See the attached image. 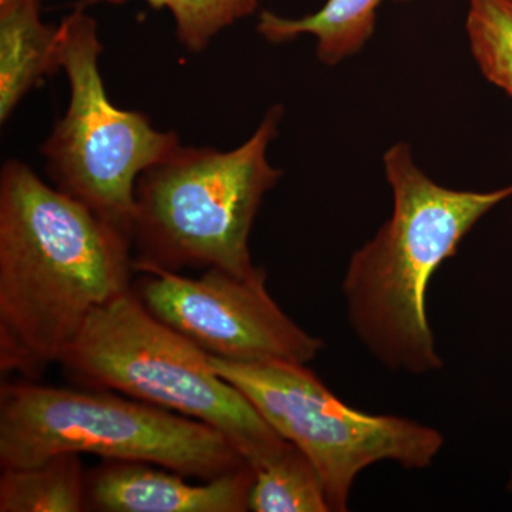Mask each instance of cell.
Instances as JSON below:
<instances>
[{
	"label": "cell",
	"instance_id": "obj_1",
	"mask_svg": "<svg viewBox=\"0 0 512 512\" xmlns=\"http://www.w3.org/2000/svg\"><path fill=\"white\" fill-rule=\"evenodd\" d=\"M131 238L29 164L0 171V369L37 380L133 286Z\"/></svg>",
	"mask_w": 512,
	"mask_h": 512
},
{
	"label": "cell",
	"instance_id": "obj_2",
	"mask_svg": "<svg viewBox=\"0 0 512 512\" xmlns=\"http://www.w3.org/2000/svg\"><path fill=\"white\" fill-rule=\"evenodd\" d=\"M393 211L375 238L350 258L342 291L350 328L367 352L392 372L427 375L443 359L427 313V293L444 261L488 211L512 195L451 190L414 164L409 144L383 157Z\"/></svg>",
	"mask_w": 512,
	"mask_h": 512
},
{
	"label": "cell",
	"instance_id": "obj_3",
	"mask_svg": "<svg viewBox=\"0 0 512 512\" xmlns=\"http://www.w3.org/2000/svg\"><path fill=\"white\" fill-rule=\"evenodd\" d=\"M281 119L282 106L271 107L241 146L222 151L181 144L140 175L131 228L134 269L254 271L249 235L266 192L282 177L268 160Z\"/></svg>",
	"mask_w": 512,
	"mask_h": 512
},
{
	"label": "cell",
	"instance_id": "obj_4",
	"mask_svg": "<svg viewBox=\"0 0 512 512\" xmlns=\"http://www.w3.org/2000/svg\"><path fill=\"white\" fill-rule=\"evenodd\" d=\"M59 365L84 389L107 390L221 431L252 467L286 441L210 356L157 319L133 289L93 311Z\"/></svg>",
	"mask_w": 512,
	"mask_h": 512
},
{
	"label": "cell",
	"instance_id": "obj_5",
	"mask_svg": "<svg viewBox=\"0 0 512 512\" xmlns=\"http://www.w3.org/2000/svg\"><path fill=\"white\" fill-rule=\"evenodd\" d=\"M64 453L154 464L202 481L248 464L221 431L170 410L107 390L3 383L0 466H35Z\"/></svg>",
	"mask_w": 512,
	"mask_h": 512
},
{
	"label": "cell",
	"instance_id": "obj_6",
	"mask_svg": "<svg viewBox=\"0 0 512 512\" xmlns=\"http://www.w3.org/2000/svg\"><path fill=\"white\" fill-rule=\"evenodd\" d=\"M103 49L96 20L74 6L59 25L69 104L40 154L57 190L131 238L138 178L183 143L174 131L154 127L146 114L120 109L110 100L100 70Z\"/></svg>",
	"mask_w": 512,
	"mask_h": 512
},
{
	"label": "cell",
	"instance_id": "obj_7",
	"mask_svg": "<svg viewBox=\"0 0 512 512\" xmlns=\"http://www.w3.org/2000/svg\"><path fill=\"white\" fill-rule=\"evenodd\" d=\"M210 362L282 439L309 458L322 480L330 511L349 510L353 484L367 467L392 461L407 470H423L444 446L443 434L434 427L353 409L306 365L238 363L214 356Z\"/></svg>",
	"mask_w": 512,
	"mask_h": 512
},
{
	"label": "cell",
	"instance_id": "obj_8",
	"mask_svg": "<svg viewBox=\"0 0 512 512\" xmlns=\"http://www.w3.org/2000/svg\"><path fill=\"white\" fill-rule=\"evenodd\" d=\"M131 289L141 303L207 355L238 363L291 362L308 365L323 342L309 335L275 302L266 271L235 275L205 269L200 278L141 266Z\"/></svg>",
	"mask_w": 512,
	"mask_h": 512
},
{
	"label": "cell",
	"instance_id": "obj_9",
	"mask_svg": "<svg viewBox=\"0 0 512 512\" xmlns=\"http://www.w3.org/2000/svg\"><path fill=\"white\" fill-rule=\"evenodd\" d=\"M168 468L138 461L104 460L86 476V511L245 512L255 480L247 466L191 484Z\"/></svg>",
	"mask_w": 512,
	"mask_h": 512
},
{
	"label": "cell",
	"instance_id": "obj_10",
	"mask_svg": "<svg viewBox=\"0 0 512 512\" xmlns=\"http://www.w3.org/2000/svg\"><path fill=\"white\" fill-rule=\"evenodd\" d=\"M40 0H0V123L60 70L59 26L43 22Z\"/></svg>",
	"mask_w": 512,
	"mask_h": 512
},
{
	"label": "cell",
	"instance_id": "obj_11",
	"mask_svg": "<svg viewBox=\"0 0 512 512\" xmlns=\"http://www.w3.org/2000/svg\"><path fill=\"white\" fill-rule=\"evenodd\" d=\"M384 0H326L318 12L291 19L272 12L259 15V35L272 43H285L309 35L316 39V56L335 66L356 55L375 33L377 9ZM409 2V0H397Z\"/></svg>",
	"mask_w": 512,
	"mask_h": 512
},
{
	"label": "cell",
	"instance_id": "obj_12",
	"mask_svg": "<svg viewBox=\"0 0 512 512\" xmlns=\"http://www.w3.org/2000/svg\"><path fill=\"white\" fill-rule=\"evenodd\" d=\"M80 454H57L29 467L2 468L0 512L86 511Z\"/></svg>",
	"mask_w": 512,
	"mask_h": 512
},
{
	"label": "cell",
	"instance_id": "obj_13",
	"mask_svg": "<svg viewBox=\"0 0 512 512\" xmlns=\"http://www.w3.org/2000/svg\"><path fill=\"white\" fill-rule=\"evenodd\" d=\"M254 470L249 511H330L318 471L295 444L286 441L281 450Z\"/></svg>",
	"mask_w": 512,
	"mask_h": 512
},
{
	"label": "cell",
	"instance_id": "obj_14",
	"mask_svg": "<svg viewBox=\"0 0 512 512\" xmlns=\"http://www.w3.org/2000/svg\"><path fill=\"white\" fill-rule=\"evenodd\" d=\"M131 0H79L87 9L97 5H124ZM157 10H168L174 20L175 37L190 53H202L215 37L239 20L254 15L262 0H143Z\"/></svg>",
	"mask_w": 512,
	"mask_h": 512
},
{
	"label": "cell",
	"instance_id": "obj_15",
	"mask_svg": "<svg viewBox=\"0 0 512 512\" xmlns=\"http://www.w3.org/2000/svg\"><path fill=\"white\" fill-rule=\"evenodd\" d=\"M466 30L485 79L512 97V0H470Z\"/></svg>",
	"mask_w": 512,
	"mask_h": 512
},
{
	"label": "cell",
	"instance_id": "obj_16",
	"mask_svg": "<svg viewBox=\"0 0 512 512\" xmlns=\"http://www.w3.org/2000/svg\"><path fill=\"white\" fill-rule=\"evenodd\" d=\"M508 491L512 494V468H511V474H510V480H508Z\"/></svg>",
	"mask_w": 512,
	"mask_h": 512
}]
</instances>
